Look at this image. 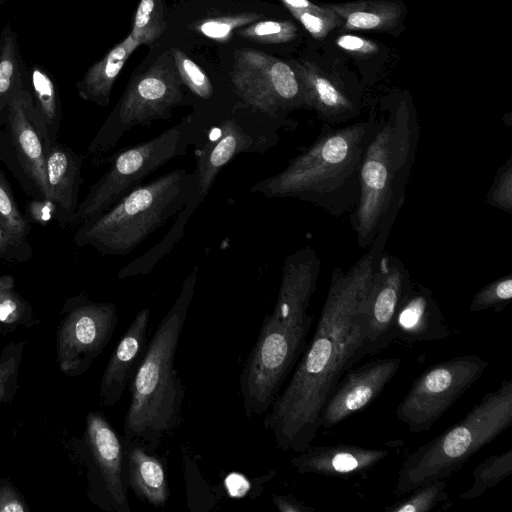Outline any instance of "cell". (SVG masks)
I'll use <instances>...</instances> for the list:
<instances>
[{
	"label": "cell",
	"instance_id": "6da1fadb",
	"mask_svg": "<svg viewBox=\"0 0 512 512\" xmlns=\"http://www.w3.org/2000/svg\"><path fill=\"white\" fill-rule=\"evenodd\" d=\"M384 251L371 245L347 270L334 268L313 337L264 415V428L278 449L299 453L311 446L326 401L345 372L360 360L367 335V303Z\"/></svg>",
	"mask_w": 512,
	"mask_h": 512
},
{
	"label": "cell",
	"instance_id": "7a4b0ae2",
	"mask_svg": "<svg viewBox=\"0 0 512 512\" xmlns=\"http://www.w3.org/2000/svg\"><path fill=\"white\" fill-rule=\"evenodd\" d=\"M321 260L311 247L286 256L273 310L266 315L240 375V395L247 418L270 409L307 346L313 315L311 299Z\"/></svg>",
	"mask_w": 512,
	"mask_h": 512
},
{
	"label": "cell",
	"instance_id": "3957f363",
	"mask_svg": "<svg viewBox=\"0 0 512 512\" xmlns=\"http://www.w3.org/2000/svg\"><path fill=\"white\" fill-rule=\"evenodd\" d=\"M382 108L380 116H372L360 167V197L349 216L363 249L372 244L386 247L406 198L420 138L418 118L408 98Z\"/></svg>",
	"mask_w": 512,
	"mask_h": 512
},
{
	"label": "cell",
	"instance_id": "277c9868",
	"mask_svg": "<svg viewBox=\"0 0 512 512\" xmlns=\"http://www.w3.org/2000/svg\"><path fill=\"white\" fill-rule=\"evenodd\" d=\"M372 128V116L339 128L323 123L312 144L249 190L268 199L301 200L336 217L351 212L360 197L362 155Z\"/></svg>",
	"mask_w": 512,
	"mask_h": 512
},
{
	"label": "cell",
	"instance_id": "5b68a950",
	"mask_svg": "<svg viewBox=\"0 0 512 512\" xmlns=\"http://www.w3.org/2000/svg\"><path fill=\"white\" fill-rule=\"evenodd\" d=\"M198 274L195 265L150 339L128 387L131 396L121 437L151 450H157L181 423L185 388L174 361Z\"/></svg>",
	"mask_w": 512,
	"mask_h": 512
},
{
	"label": "cell",
	"instance_id": "8992f818",
	"mask_svg": "<svg viewBox=\"0 0 512 512\" xmlns=\"http://www.w3.org/2000/svg\"><path fill=\"white\" fill-rule=\"evenodd\" d=\"M288 118H274L241 103L219 122L210 126L194 146L196 166L193 185L183 209L176 215L164 237L139 256L147 269L156 264L182 239L191 216L212 189L218 174L242 153H265L280 141V130L292 127Z\"/></svg>",
	"mask_w": 512,
	"mask_h": 512
},
{
	"label": "cell",
	"instance_id": "52a82bcc",
	"mask_svg": "<svg viewBox=\"0 0 512 512\" xmlns=\"http://www.w3.org/2000/svg\"><path fill=\"white\" fill-rule=\"evenodd\" d=\"M192 185L193 174L184 168L142 184L104 213L82 223L75 242L91 246L101 255H128L183 209Z\"/></svg>",
	"mask_w": 512,
	"mask_h": 512
},
{
	"label": "cell",
	"instance_id": "ba28073f",
	"mask_svg": "<svg viewBox=\"0 0 512 512\" xmlns=\"http://www.w3.org/2000/svg\"><path fill=\"white\" fill-rule=\"evenodd\" d=\"M512 424V381L486 393L465 417L410 453L398 471L395 495L457 473Z\"/></svg>",
	"mask_w": 512,
	"mask_h": 512
},
{
	"label": "cell",
	"instance_id": "9c48e42d",
	"mask_svg": "<svg viewBox=\"0 0 512 512\" xmlns=\"http://www.w3.org/2000/svg\"><path fill=\"white\" fill-rule=\"evenodd\" d=\"M202 135V127L190 115L157 136L115 153L109 170L78 204L73 220L84 223L104 213L156 170L176 157L185 156Z\"/></svg>",
	"mask_w": 512,
	"mask_h": 512
},
{
	"label": "cell",
	"instance_id": "30bf717a",
	"mask_svg": "<svg viewBox=\"0 0 512 512\" xmlns=\"http://www.w3.org/2000/svg\"><path fill=\"white\" fill-rule=\"evenodd\" d=\"M172 50L162 53L143 73L131 78L124 93L88 146L91 157L101 158L123 135L154 120H169L184 100Z\"/></svg>",
	"mask_w": 512,
	"mask_h": 512
},
{
	"label": "cell",
	"instance_id": "8fae6325",
	"mask_svg": "<svg viewBox=\"0 0 512 512\" xmlns=\"http://www.w3.org/2000/svg\"><path fill=\"white\" fill-rule=\"evenodd\" d=\"M72 449L85 468L91 503L105 512H130L123 440L103 413H87L84 432Z\"/></svg>",
	"mask_w": 512,
	"mask_h": 512
},
{
	"label": "cell",
	"instance_id": "7c38bea8",
	"mask_svg": "<svg viewBox=\"0 0 512 512\" xmlns=\"http://www.w3.org/2000/svg\"><path fill=\"white\" fill-rule=\"evenodd\" d=\"M488 362L462 355L439 362L417 377L395 413L407 429L427 432L482 376Z\"/></svg>",
	"mask_w": 512,
	"mask_h": 512
},
{
	"label": "cell",
	"instance_id": "4fadbf2b",
	"mask_svg": "<svg viewBox=\"0 0 512 512\" xmlns=\"http://www.w3.org/2000/svg\"><path fill=\"white\" fill-rule=\"evenodd\" d=\"M118 323L117 307L86 293L69 297L56 329V363L71 377L85 374L109 344Z\"/></svg>",
	"mask_w": 512,
	"mask_h": 512
},
{
	"label": "cell",
	"instance_id": "5bb4252c",
	"mask_svg": "<svg viewBox=\"0 0 512 512\" xmlns=\"http://www.w3.org/2000/svg\"><path fill=\"white\" fill-rule=\"evenodd\" d=\"M230 79L238 103L268 116L287 118L291 111L304 108L294 69L265 52L237 50Z\"/></svg>",
	"mask_w": 512,
	"mask_h": 512
},
{
	"label": "cell",
	"instance_id": "9a60e30c",
	"mask_svg": "<svg viewBox=\"0 0 512 512\" xmlns=\"http://www.w3.org/2000/svg\"><path fill=\"white\" fill-rule=\"evenodd\" d=\"M412 283L409 271L396 256L384 251L377 262L367 303V335L359 350V358L373 354L392 341L395 314L405 292Z\"/></svg>",
	"mask_w": 512,
	"mask_h": 512
},
{
	"label": "cell",
	"instance_id": "2e32d148",
	"mask_svg": "<svg viewBox=\"0 0 512 512\" xmlns=\"http://www.w3.org/2000/svg\"><path fill=\"white\" fill-rule=\"evenodd\" d=\"M400 358L377 359L348 369L326 401L320 428L330 429L370 405L395 377Z\"/></svg>",
	"mask_w": 512,
	"mask_h": 512
},
{
	"label": "cell",
	"instance_id": "e0dca14e",
	"mask_svg": "<svg viewBox=\"0 0 512 512\" xmlns=\"http://www.w3.org/2000/svg\"><path fill=\"white\" fill-rule=\"evenodd\" d=\"M150 309L141 308L115 346L103 371L99 385V403L103 407L117 404L129 387L148 347Z\"/></svg>",
	"mask_w": 512,
	"mask_h": 512
},
{
	"label": "cell",
	"instance_id": "ac0fdd59",
	"mask_svg": "<svg viewBox=\"0 0 512 512\" xmlns=\"http://www.w3.org/2000/svg\"><path fill=\"white\" fill-rule=\"evenodd\" d=\"M298 78L304 108L316 112L323 123H346L360 113V105L337 81L312 62L289 63Z\"/></svg>",
	"mask_w": 512,
	"mask_h": 512
},
{
	"label": "cell",
	"instance_id": "d6986e66",
	"mask_svg": "<svg viewBox=\"0 0 512 512\" xmlns=\"http://www.w3.org/2000/svg\"><path fill=\"white\" fill-rule=\"evenodd\" d=\"M450 335V326L432 291L421 283L412 281L397 308L391 341H436Z\"/></svg>",
	"mask_w": 512,
	"mask_h": 512
},
{
	"label": "cell",
	"instance_id": "ffe728a7",
	"mask_svg": "<svg viewBox=\"0 0 512 512\" xmlns=\"http://www.w3.org/2000/svg\"><path fill=\"white\" fill-rule=\"evenodd\" d=\"M388 452L350 444L309 446L290 460L299 474H316L332 477H351L367 473Z\"/></svg>",
	"mask_w": 512,
	"mask_h": 512
},
{
	"label": "cell",
	"instance_id": "44dd1931",
	"mask_svg": "<svg viewBox=\"0 0 512 512\" xmlns=\"http://www.w3.org/2000/svg\"><path fill=\"white\" fill-rule=\"evenodd\" d=\"M6 110L18 159L25 173L35 183L43 197L47 198L45 150L30 114L25 83L12 94Z\"/></svg>",
	"mask_w": 512,
	"mask_h": 512
},
{
	"label": "cell",
	"instance_id": "7402d4cb",
	"mask_svg": "<svg viewBox=\"0 0 512 512\" xmlns=\"http://www.w3.org/2000/svg\"><path fill=\"white\" fill-rule=\"evenodd\" d=\"M122 440L128 490L154 508L165 507L170 496L166 459L138 442Z\"/></svg>",
	"mask_w": 512,
	"mask_h": 512
},
{
	"label": "cell",
	"instance_id": "603a6c76",
	"mask_svg": "<svg viewBox=\"0 0 512 512\" xmlns=\"http://www.w3.org/2000/svg\"><path fill=\"white\" fill-rule=\"evenodd\" d=\"M31 117L42 139L44 150L55 143L61 121L58 88L50 73L31 64L24 77Z\"/></svg>",
	"mask_w": 512,
	"mask_h": 512
},
{
	"label": "cell",
	"instance_id": "cb8c5ba5",
	"mask_svg": "<svg viewBox=\"0 0 512 512\" xmlns=\"http://www.w3.org/2000/svg\"><path fill=\"white\" fill-rule=\"evenodd\" d=\"M82 162L81 155L58 143L45 149L47 198L72 215L78 207Z\"/></svg>",
	"mask_w": 512,
	"mask_h": 512
},
{
	"label": "cell",
	"instance_id": "d4e9b609",
	"mask_svg": "<svg viewBox=\"0 0 512 512\" xmlns=\"http://www.w3.org/2000/svg\"><path fill=\"white\" fill-rule=\"evenodd\" d=\"M139 45L129 34L102 59L90 66L76 83L79 97L102 107L107 106L119 73Z\"/></svg>",
	"mask_w": 512,
	"mask_h": 512
},
{
	"label": "cell",
	"instance_id": "484cf974",
	"mask_svg": "<svg viewBox=\"0 0 512 512\" xmlns=\"http://www.w3.org/2000/svg\"><path fill=\"white\" fill-rule=\"evenodd\" d=\"M350 31H386L403 18L404 7L395 0H358L326 4Z\"/></svg>",
	"mask_w": 512,
	"mask_h": 512
},
{
	"label": "cell",
	"instance_id": "4316f807",
	"mask_svg": "<svg viewBox=\"0 0 512 512\" xmlns=\"http://www.w3.org/2000/svg\"><path fill=\"white\" fill-rule=\"evenodd\" d=\"M24 84L18 35L10 22L0 33V113L6 110L12 94Z\"/></svg>",
	"mask_w": 512,
	"mask_h": 512
},
{
	"label": "cell",
	"instance_id": "83f0119b",
	"mask_svg": "<svg viewBox=\"0 0 512 512\" xmlns=\"http://www.w3.org/2000/svg\"><path fill=\"white\" fill-rule=\"evenodd\" d=\"M512 473V448L494 454L479 463L473 473L472 485L463 492L459 499L472 500L481 496L486 490L496 486Z\"/></svg>",
	"mask_w": 512,
	"mask_h": 512
},
{
	"label": "cell",
	"instance_id": "f1b7e54d",
	"mask_svg": "<svg viewBox=\"0 0 512 512\" xmlns=\"http://www.w3.org/2000/svg\"><path fill=\"white\" fill-rule=\"evenodd\" d=\"M166 29L163 0H140L131 36L140 45H152Z\"/></svg>",
	"mask_w": 512,
	"mask_h": 512
},
{
	"label": "cell",
	"instance_id": "f546056e",
	"mask_svg": "<svg viewBox=\"0 0 512 512\" xmlns=\"http://www.w3.org/2000/svg\"><path fill=\"white\" fill-rule=\"evenodd\" d=\"M447 479L427 482L414 490L403 500L384 508L386 512H429L438 504L449 499L446 493Z\"/></svg>",
	"mask_w": 512,
	"mask_h": 512
},
{
	"label": "cell",
	"instance_id": "4dcf8cb0",
	"mask_svg": "<svg viewBox=\"0 0 512 512\" xmlns=\"http://www.w3.org/2000/svg\"><path fill=\"white\" fill-rule=\"evenodd\" d=\"M37 320L32 306L14 288L0 289V332L32 327Z\"/></svg>",
	"mask_w": 512,
	"mask_h": 512
},
{
	"label": "cell",
	"instance_id": "1f68e13d",
	"mask_svg": "<svg viewBox=\"0 0 512 512\" xmlns=\"http://www.w3.org/2000/svg\"><path fill=\"white\" fill-rule=\"evenodd\" d=\"M26 341L9 342L0 353V404H9L16 396L20 365Z\"/></svg>",
	"mask_w": 512,
	"mask_h": 512
},
{
	"label": "cell",
	"instance_id": "d6a6232c",
	"mask_svg": "<svg viewBox=\"0 0 512 512\" xmlns=\"http://www.w3.org/2000/svg\"><path fill=\"white\" fill-rule=\"evenodd\" d=\"M172 55L182 84L199 100H212L214 86L205 71L180 49H173Z\"/></svg>",
	"mask_w": 512,
	"mask_h": 512
},
{
	"label": "cell",
	"instance_id": "836d02e7",
	"mask_svg": "<svg viewBox=\"0 0 512 512\" xmlns=\"http://www.w3.org/2000/svg\"><path fill=\"white\" fill-rule=\"evenodd\" d=\"M237 34L245 39L258 43H285L297 36V27L292 21H260L238 28Z\"/></svg>",
	"mask_w": 512,
	"mask_h": 512
},
{
	"label": "cell",
	"instance_id": "e575fe53",
	"mask_svg": "<svg viewBox=\"0 0 512 512\" xmlns=\"http://www.w3.org/2000/svg\"><path fill=\"white\" fill-rule=\"evenodd\" d=\"M512 299V274L502 276L486 284L473 296L469 311L476 313L486 309L501 312Z\"/></svg>",
	"mask_w": 512,
	"mask_h": 512
},
{
	"label": "cell",
	"instance_id": "d590c367",
	"mask_svg": "<svg viewBox=\"0 0 512 512\" xmlns=\"http://www.w3.org/2000/svg\"><path fill=\"white\" fill-rule=\"evenodd\" d=\"M288 10L315 39H323L335 28L341 26L340 18L326 4L319 5L316 9L288 8Z\"/></svg>",
	"mask_w": 512,
	"mask_h": 512
},
{
	"label": "cell",
	"instance_id": "8d00e7d4",
	"mask_svg": "<svg viewBox=\"0 0 512 512\" xmlns=\"http://www.w3.org/2000/svg\"><path fill=\"white\" fill-rule=\"evenodd\" d=\"M260 17V14L253 12L214 17L201 22L197 29L203 35L211 39L224 42L229 40L234 30L239 27L254 23Z\"/></svg>",
	"mask_w": 512,
	"mask_h": 512
},
{
	"label": "cell",
	"instance_id": "74e56055",
	"mask_svg": "<svg viewBox=\"0 0 512 512\" xmlns=\"http://www.w3.org/2000/svg\"><path fill=\"white\" fill-rule=\"evenodd\" d=\"M486 201L502 212L512 213V157L497 169L487 192Z\"/></svg>",
	"mask_w": 512,
	"mask_h": 512
},
{
	"label": "cell",
	"instance_id": "f35d334b",
	"mask_svg": "<svg viewBox=\"0 0 512 512\" xmlns=\"http://www.w3.org/2000/svg\"><path fill=\"white\" fill-rule=\"evenodd\" d=\"M0 223L12 234L25 237L27 226L13 194L0 174Z\"/></svg>",
	"mask_w": 512,
	"mask_h": 512
},
{
	"label": "cell",
	"instance_id": "ab89813d",
	"mask_svg": "<svg viewBox=\"0 0 512 512\" xmlns=\"http://www.w3.org/2000/svg\"><path fill=\"white\" fill-rule=\"evenodd\" d=\"M25 237H18L0 223V257L7 260H24L31 255Z\"/></svg>",
	"mask_w": 512,
	"mask_h": 512
},
{
	"label": "cell",
	"instance_id": "60d3db41",
	"mask_svg": "<svg viewBox=\"0 0 512 512\" xmlns=\"http://www.w3.org/2000/svg\"><path fill=\"white\" fill-rule=\"evenodd\" d=\"M30 507L12 481L0 479V512H29Z\"/></svg>",
	"mask_w": 512,
	"mask_h": 512
},
{
	"label": "cell",
	"instance_id": "b9f144b4",
	"mask_svg": "<svg viewBox=\"0 0 512 512\" xmlns=\"http://www.w3.org/2000/svg\"><path fill=\"white\" fill-rule=\"evenodd\" d=\"M336 43L343 50L357 56H370L379 51L375 42L356 35H341Z\"/></svg>",
	"mask_w": 512,
	"mask_h": 512
},
{
	"label": "cell",
	"instance_id": "7bdbcfd3",
	"mask_svg": "<svg viewBox=\"0 0 512 512\" xmlns=\"http://www.w3.org/2000/svg\"><path fill=\"white\" fill-rule=\"evenodd\" d=\"M272 501L280 512H314L315 508L308 506L292 495L274 494Z\"/></svg>",
	"mask_w": 512,
	"mask_h": 512
},
{
	"label": "cell",
	"instance_id": "ee69618b",
	"mask_svg": "<svg viewBox=\"0 0 512 512\" xmlns=\"http://www.w3.org/2000/svg\"><path fill=\"white\" fill-rule=\"evenodd\" d=\"M55 202L45 198V201L33 202L30 205V213L34 220L47 222L51 219L55 209Z\"/></svg>",
	"mask_w": 512,
	"mask_h": 512
},
{
	"label": "cell",
	"instance_id": "f6af8a7d",
	"mask_svg": "<svg viewBox=\"0 0 512 512\" xmlns=\"http://www.w3.org/2000/svg\"><path fill=\"white\" fill-rule=\"evenodd\" d=\"M288 8L297 9H316L319 5L314 4L310 0H281Z\"/></svg>",
	"mask_w": 512,
	"mask_h": 512
},
{
	"label": "cell",
	"instance_id": "bcb514c9",
	"mask_svg": "<svg viewBox=\"0 0 512 512\" xmlns=\"http://www.w3.org/2000/svg\"><path fill=\"white\" fill-rule=\"evenodd\" d=\"M14 288V279L10 275L0 276V289Z\"/></svg>",
	"mask_w": 512,
	"mask_h": 512
},
{
	"label": "cell",
	"instance_id": "7dc6e473",
	"mask_svg": "<svg viewBox=\"0 0 512 512\" xmlns=\"http://www.w3.org/2000/svg\"><path fill=\"white\" fill-rule=\"evenodd\" d=\"M6 2H7V0H0V6L3 5Z\"/></svg>",
	"mask_w": 512,
	"mask_h": 512
}]
</instances>
